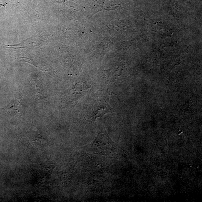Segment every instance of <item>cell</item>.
Listing matches in <instances>:
<instances>
[{
  "instance_id": "obj_1",
  "label": "cell",
  "mask_w": 202,
  "mask_h": 202,
  "mask_svg": "<svg viewBox=\"0 0 202 202\" xmlns=\"http://www.w3.org/2000/svg\"><path fill=\"white\" fill-rule=\"evenodd\" d=\"M110 108L108 106V104H101L98 105L94 109V111L92 114V119L96 120L97 117H102L105 114L110 112Z\"/></svg>"
}]
</instances>
